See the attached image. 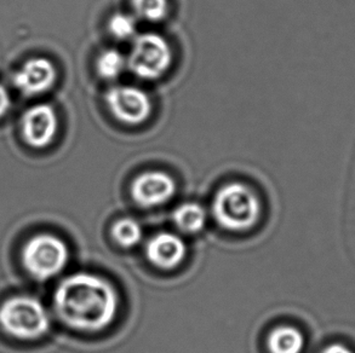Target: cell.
Masks as SVG:
<instances>
[{"mask_svg": "<svg viewBox=\"0 0 355 353\" xmlns=\"http://www.w3.org/2000/svg\"><path fill=\"white\" fill-rule=\"evenodd\" d=\"M270 353H301L304 347V336L291 325H282L270 332L267 340Z\"/></svg>", "mask_w": 355, "mask_h": 353, "instance_id": "8fae6325", "label": "cell"}, {"mask_svg": "<svg viewBox=\"0 0 355 353\" xmlns=\"http://www.w3.org/2000/svg\"><path fill=\"white\" fill-rule=\"evenodd\" d=\"M137 19L147 22H160L168 14V0H130Z\"/></svg>", "mask_w": 355, "mask_h": 353, "instance_id": "9a60e30c", "label": "cell"}, {"mask_svg": "<svg viewBox=\"0 0 355 353\" xmlns=\"http://www.w3.org/2000/svg\"><path fill=\"white\" fill-rule=\"evenodd\" d=\"M108 30L113 38L120 42L134 39L137 32L135 16L125 12H116L108 21Z\"/></svg>", "mask_w": 355, "mask_h": 353, "instance_id": "2e32d148", "label": "cell"}, {"mask_svg": "<svg viewBox=\"0 0 355 353\" xmlns=\"http://www.w3.org/2000/svg\"><path fill=\"white\" fill-rule=\"evenodd\" d=\"M178 190L176 181L168 173L158 170L146 171L135 178L131 196L137 205L152 208L165 205Z\"/></svg>", "mask_w": 355, "mask_h": 353, "instance_id": "52a82bcc", "label": "cell"}, {"mask_svg": "<svg viewBox=\"0 0 355 353\" xmlns=\"http://www.w3.org/2000/svg\"><path fill=\"white\" fill-rule=\"evenodd\" d=\"M106 103L114 119L129 126H139L152 114V102L139 87L120 85L107 92Z\"/></svg>", "mask_w": 355, "mask_h": 353, "instance_id": "8992f818", "label": "cell"}, {"mask_svg": "<svg viewBox=\"0 0 355 353\" xmlns=\"http://www.w3.org/2000/svg\"><path fill=\"white\" fill-rule=\"evenodd\" d=\"M56 78V68L50 60L33 57L26 61L16 72L14 84L24 95H42L53 87Z\"/></svg>", "mask_w": 355, "mask_h": 353, "instance_id": "9c48e42d", "label": "cell"}, {"mask_svg": "<svg viewBox=\"0 0 355 353\" xmlns=\"http://www.w3.org/2000/svg\"><path fill=\"white\" fill-rule=\"evenodd\" d=\"M207 220V210L194 202L183 203L173 212V223L178 229L187 234H197L202 231Z\"/></svg>", "mask_w": 355, "mask_h": 353, "instance_id": "7c38bea8", "label": "cell"}, {"mask_svg": "<svg viewBox=\"0 0 355 353\" xmlns=\"http://www.w3.org/2000/svg\"><path fill=\"white\" fill-rule=\"evenodd\" d=\"M24 142L35 149L46 148L53 143L58 131V118L53 107L35 105L24 113L21 121Z\"/></svg>", "mask_w": 355, "mask_h": 353, "instance_id": "ba28073f", "label": "cell"}, {"mask_svg": "<svg viewBox=\"0 0 355 353\" xmlns=\"http://www.w3.org/2000/svg\"><path fill=\"white\" fill-rule=\"evenodd\" d=\"M322 353H352L349 350L346 349L342 345H331L327 350H324Z\"/></svg>", "mask_w": 355, "mask_h": 353, "instance_id": "ac0fdd59", "label": "cell"}, {"mask_svg": "<svg viewBox=\"0 0 355 353\" xmlns=\"http://www.w3.org/2000/svg\"><path fill=\"white\" fill-rule=\"evenodd\" d=\"M128 68L126 57L116 48H108L96 60L97 74L108 82H113Z\"/></svg>", "mask_w": 355, "mask_h": 353, "instance_id": "4fadbf2b", "label": "cell"}, {"mask_svg": "<svg viewBox=\"0 0 355 353\" xmlns=\"http://www.w3.org/2000/svg\"><path fill=\"white\" fill-rule=\"evenodd\" d=\"M50 327V314L35 296H11L0 305V328L14 339H40L48 334Z\"/></svg>", "mask_w": 355, "mask_h": 353, "instance_id": "3957f363", "label": "cell"}, {"mask_svg": "<svg viewBox=\"0 0 355 353\" xmlns=\"http://www.w3.org/2000/svg\"><path fill=\"white\" fill-rule=\"evenodd\" d=\"M53 306L58 318L69 328L95 333L116 320L119 296L105 278L79 272L58 284L53 294Z\"/></svg>", "mask_w": 355, "mask_h": 353, "instance_id": "6da1fadb", "label": "cell"}, {"mask_svg": "<svg viewBox=\"0 0 355 353\" xmlns=\"http://www.w3.org/2000/svg\"><path fill=\"white\" fill-rule=\"evenodd\" d=\"M112 236L121 247L131 248L141 242L144 230L134 218H121L112 226Z\"/></svg>", "mask_w": 355, "mask_h": 353, "instance_id": "5bb4252c", "label": "cell"}, {"mask_svg": "<svg viewBox=\"0 0 355 353\" xmlns=\"http://www.w3.org/2000/svg\"><path fill=\"white\" fill-rule=\"evenodd\" d=\"M146 254L154 266L162 270H173L186 259L187 246L178 235L160 233L149 239Z\"/></svg>", "mask_w": 355, "mask_h": 353, "instance_id": "30bf717a", "label": "cell"}, {"mask_svg": "<svg viewBox=\"0 0 355 353\" xmlns=\"http://www.w3.org/2000/svg\"><path fill=\"white\" fill-rule=\"evenodd\" d=\"M128 69L142 80H157L168 72L173 63V51L166 39L157 33L135 37L126 57Z\"/></svg>", "mask_w": 355, "mask_h": 353, "instance_id": "5b68a950", "label": "cell"}, {"mask_svg": "<svg viewBox=\"0 0 355 353\" xmlns=\"http://www.w3.org/2000/svg\"><path fill=\"white\" fill-rule=\"evenodd\" d=\"M10 107H11V98H10L9 91L5 89L4 85L0 84V118L6 114Z\"/></svg>", "mask_w": 355, "mask_h": 353, "instance_id": "e0dca14e", "label": "cell"}, {"mask_svg": "<svg viewBox=\"0 0 355 353\" xmlns=\"http://www.w3.org/2000/svg\"><path fill=\"white\" fill-rule=\"evenodd\" d=\"M21 257L31 276L46 281L64 270L69 260V249L58 236L38 234L24 244Z\"/></svg>", "mask_w": 355, "mask_h": 353, "instance_id": "277c9868", "label": "cell"}, {"mask_svg": "<svg viewBox=\"0 0 355 353\" xmlns=\"http://www.w3.org/2000/svg\"><path fill=\"white\" fill-rule=\"evenodd\" d=\"M212 215L223 229L248 231L259 221L261 202L250 186L232 181L217 191L212 201Z\"/></svg>", "mask_w": 355, "mask_h": 353, "instance_id": "7a4b0ae2", "label": "cell"}]
</instances>
